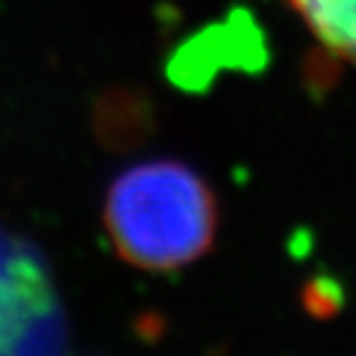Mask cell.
I'll list each match as a JSON object with an SVG mask.
<instances>
[{
	"label": "cell",
	"instance_id": "obj_2",
	"mask_svg": "<svg viewBox=\"0 0 356 356\" xmlns=\"http://www.w3.org/2000/svg\"><path fill=\"white\" fill-rule=\"evenodd\" d=\"M67 322L42 255L0 230V354L60 351Z\"/></svg>",
	"mask_w": 356,
	"mask_h": 356
},
{
	"label": "cell",
	"instance_id": "obj_3",
	"mask_svg": "<svg viewBox=\"0 0 356 356\" xmlns=\"http://www.w3.org/2000/svg\"><path fill=\"white\" fill-rule=\"evenodd\" d=\"M319 50L356 67V0H287Z\"/></svg>",
	"mask_w": 356,
	"mask_h": 356
},
{
	"label": "cell",
	"instance_id": "obj_1",
	"mask_svg": "<svg viewBox=\"0 0 356 356\" xmlns=\"http://www.w3.org/2000/svg\"><path fill=\"white\" fill-rule=\"evenodd\" d=\"M102 218L124 262L146 273H173L213 248L218 200L188 163L151 159L111 181Z\"/></svg>",
	"mask_w": 356,
	"mask_h": 356
}]
</instances>
